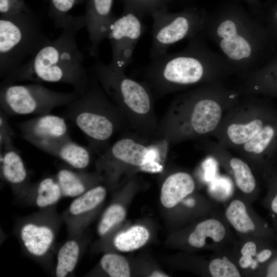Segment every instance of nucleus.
<instances>
[{
  "label": "nucleus",
  "instance_id": "nucleus-1",
  "mask_svg": "<svg viewBox=\"0 0 277 277\" xmlns=\"http://www.w3.org/2000/svg\"><path fill=\"white\" fill-rule=\"evenodd\" d=\"M204 33L239 75L272 60L273 41L266 27L236 3L226 4L208 13Z\"/></svg>",
  "mask_w": 277,
  "mask_h": 277
},
{
  "label": "nucleus",
  "instance_id": "nucleus-2",
  "mask_svg": "<svg viewBox=\"0 0 277 277\" xmlns=\"http://www.w3.org/2000/svg\"><path fill=\"white\" fill-rule=\"evenodd\" d=\"M86 27L84 15L72 16L63 27L61 35L50 40L31 58L5 77L1 85L22 81L62 83L72 85L82 93L88 77L84 65V56L76 36Z\"/></svg>",
  "mask_w": 277,
  "mask_h": 277
},
{
  "label": "nucleus",
  "instance_id": "nucleus-3",
  "mask_svg": "<svg viewBox=\"0 0 277 277\" xmlns=\"http://www.w3.org/2000/svg\"><path fill=\"white\" fill-rule=\"evenodd\" d=\"M224 117L219 130L221 142L259 159L270 167L277 159V108L267 101L248 95Z\"/></svg>",
  "mask_w": 277,
  "mask_h": 277
},
{
  "label": "nucleus",
  "instance_id": "nucleus-4",
  "mask_svg": "<svg viewBox=\"0 0 277 277\" xmlns=\"http://www.w3.org/2000/svg\"><path fill=\"white\" fill-rule=\"evenodd\" d=\"M202 33L189 39L182 50L152 59L147 68L150 77L161 88H180L201 83L221 82L235 73L222 55L212 50Z\"/></svg>",
  "mask_w": 277,
  "mask_h": 277
},
{
  "label": "nucleus",
  "instance_id": "nucleus-5",
  "mask_svg": "<svg viewBox=\"0 0 277 277\" xmlns=\"http://www.w3.org/2000/svg\"><path fill=\"white\" fill-rule=\"evenodd\" d=\"M49 41L39 18L30 8L0 16L1 77L4 78L17 69Z\"/></svg>",
  "mask_w": 277,
  "mask_h": 277
},
{
  "label": "nucleus",
  "instance_id": "nucleus-6",
  "mask_svg": "<svg viewBox=\"0 0 277 277\" xmlns=\"http://www.w3.org/2000/svg\"><path fill=\"white\" fill-rule=\"evenodd\" d=\"M207 14L205 9L196 7L177 12H170L166 8L152 14L151 60L166 53L177 42L204 33Z\"/></svg>",
  "mask_w": 277,
  "mask_h": 277
},
{
  "label": "nucleus",
  "instance_id": "nucleus-7",
  "mask_svg": "<svg viewBox=\"0 0 277 277\" xmlns=\"http://www.w3.org/2000/svg\"><path fill=\"white\" fill-rule=\"evenodd\" d=\"M80 94L74 90H52L39 83L1 85V110L8 116L47 114L55 108L67 106Z\"/></svg>",
  "mask_w": 277,
  "mask_h": 277
},
{
  "label": "nucleus",
  "instance_id": "nucleus-8",
  "mask_svg": "<svg viewBox=\"0 0 277 277\" xmlns=\"http://www.w3.org/2000/svg\"><path fill=\"white\" fill-rule=\"evenodd\" d=\"M62 222L55 206L19 219L14 232L24 253L42 265L50 263Z\"/></svg>",
  "mask_w": 277,
  "mask_h": 277
},
{
  "label": "nucleus",
  "instance_id": "nucleus-9",
  "mask_svg": "<svg viewBox=\"0 0 277 277\" xmlns=\"http://www.w3.org/2000/svg\"><path fill=\"white\" fill-rule=\"evenodd\" d=\"M66 117L90 139L104 142L112 135L114 123L104 111L106 101L96 87L88 84L74 100L67 105Z\"/></svg>",
  "mask_w": 277,
  "mask_h": 277
},
{
  "label": "nucleus",
  "instance_id": "nucleus-10",
  "mask_svg": "<svg viewBox=\"0 0 277 277\" xmlns=\"http://www.w3.org/2000/svg\"><path fill=\"white\" fill-rule=\"evenodd\" d=\"M143 17L137 13L123 11L120 16H114L106 35L111 45L113 68L124 70L131 63L139 39L145 31Z\"/></svg>",
  "mask_w": 277,
  "mask_h": 277
},
{
  "label": "nucleus",
  "instance_id": "nucleus-11",
  "mask_svg": "<svg viewBox=\"0 0 277 277\" xmlns=\"http://www.w3.org/2000/svg\"><path fill=\"white\" fill-rule=\"evenodd\" d=\"M106 194L105 187L95 186L76 197L70 204L62 215L68 236L83 233L93 212L104 202Z\"/></svg>",
  "mask_w": 277,
  "mask_h": 277
},
{
  "label": "nucleus",
  "instance_id": "nucleus-12",
  "mask_svg": "<svg viewBox=\"0 0 277 277\" xmlns=\"http://www.w3.org/2000/svg\"><path fill=\"white\" fill-rule=\"evenodd\" d=\"M114 0H86L84 18L88 33L90 54L95 57L102 41L106 38L107 30L114 15Z\"/></svg>",
  "mask_w": 277,
  "mask_h": 277
},
{
  "label": "nucleus",
  "instance_id": "nucleus-13",
  "mask_svg": "<svg viewBox=\"0 0 277 277\" xmlns=\"http://www.w3.org/2000/svg\"><path fill=\"white\" fill-rule=\"evenodd\" d=\"M23 138L32 144L46 140L70 137L65 120L49 113L39 115L19 124Z\"/></svg>",
  "mask_w": 277,
  "mask_h": 277
},
{
  "label": "nucleus",
  "instance_id": "nucleus-14",
  "mask_svg": "<svg viewBox=\"0 0 277 277\" xmlns=\"http://www.w3.org/2000/svg\"><path fill=\"white\" fill-rule=\"evenodd\" d=\"M1 175L21 200L31 183L25 163L13 144L1 150Z\"/></svg>",
  "mask_w": 277,
  "mask_h": 277
},
{
  "label": "nucleus",
  "instance_id": "nucleus-15",
  "mask_svg": "<svg viewBox=\"0 0 277 277\" xmlns=\"http://www.w3.org/2000/svg\"><path fill=\"white\" fill-rule=\"evenodd\" d=\"M239 76L241 82L236 91L240 94L277 97V57Z\"/></svg>",
  "mask_w": 277,
  "mask_h": 277
},
{
  "label": "nucleus",
  "instance_id": "nucleus-16",
  "mask_svg": "<svg viewBox=\"0 0 277 277\" xmlns=\"http://www.w3.org/2000/svg\"><path fill=\"white\" fill-rule=\"evenodd\" d=\"M32 145L58 157L74 169H84L89 165L90 162L88 150L73 142L70 137L38 141L33 143Z\"/></svg>",
  "mask_w": 277,
  "mask_h": 277
},
{
  "label": "nucleus",
  "instance_id": "nucleus-17",
  "mask_svg": "<svg viewBox=\"0 0 277 277\" xmlns=\"http://www.w3.org/2000/svg\"><path fill=\"white\" fill-rule=\"evenodd\" d=\"M62 197V192L55 175L48 176L31 184L21 201L44 209L55 206Z\"/></svg>",
  "mask_w": 277,
  "mask_h": 277
},
{
  "label": "nucleus",
  "instance_id": "nucleus-18",
  "mask_svg": "<svg viewBox=\"0 0 277 277\" xmlns=\"http://www.w3.org/2000/svg\"><path fill=\"white\" fill-rule=\"evenodd\" d=\"M194 188V180L189 173L184 172L173 173L163 184L161 202L164 207L172 208L192 193Z\"/></svg>",
  "mask_w": 277,
  "mask_h": 277
},
{
  "label": "nucleus",
  "instance_id": "nucleus-19",
  "mask_svg": "<svg viewBox=\"0 0 277 277\" xmlns=\"http://www.w3.org/2000/svg\"><path fill=\"white\" fill-rule=\"evenodd\" d=\"M84 247L82 234L68 236L58 249L54 274L56 277L73 274L80 260Z\"/></svg>",
  "mask_w": 277,
  "mask_h": 277
},
{
  "label": "nucleus",
  "instance_id": "nucleus-20",
  "mask_svg": "<svg viewBox=\"0 0 277 277\" xmlns=\"http://www.w3.org/2000/svg\"><path fill=\"white\" fill-rule=\"evenodd\" d=\"M109 155L116 161L140 167L155 161L147 147L130 138L117 141L109 151Z\"/></svg>",
  "mask_w": 277,
  "mask_h": 277
},
{
  "label": "nucleus",
  "instance_id": "nucleus-21",
  "mask_svg": "<svg viewBox=\"0 0 277 277\" xmlns=\"http://www.w3.org/2000/svg\"><path fill=\"white\" fill-rule=\"evenodd\" d=\"M82 170L66 167L58 170L55 176L64 197H76L94 187L92 177Z\"/></svg>",
  "mask_w": 277,
  "mask_h": 277
},
{
  "label": "nucleus",
  "instance_id": "nucleus-22",
  "mask_svg": "<svg viewBox=\"0 0 277 277\" xmlns=\"http://www.w3.org/2000/svg\"><path fill=\"white\" fill-rule=\"evenodd\" d=\"M226 234L224 225L215 219H208L199 223L190 234L188 242L192 246L202 248L205 244L207 238L215 242L221 241Z\"/></svg>",
  "mask_w": 277,
  "mask_h": 277
},
{
  "label": "nucleus",
  "instance_id": "nucleus-23",
  "mask_svg": "<svg viewBox=\"0 0 277 277\" xmlns=\"http://www.w3.org/2000/svg\"><path fill=\"white\" fill-rule=\"evenodd\" d=\"M149 238V232L145 227L134 226L126 231L117 233L113 239V244L116 249L128 252L144 246Z\"/></svg>",
  "mask_w": 277,
  "mask_h": 277
},
{
  "label": "nucleus",
  "instance_id": "nucleus-24",
  "mask_svg": "<svg viewBox=\"0 0 277 277\" xmlns=\"http://www.w3.org/2000/svg\"><path fill=\"white\" fill-rule=\"evenodd\" d=\"M226 216L232 227L239 232L247 233L255 228L245 205L239 200H234L230 203L226 210Z\"/></svg>",
  "mask_w": 277,
  "mask_h": 277
},
{
  "label": "nucleus",
  "instance_id": "nucleus-25",
  "mask_svg": "<svg viewBox=\"0 0 277 277\" xmlns=\"http://www.w3.org/2000/svg\"><path fill=\"white\" fill-rule=\"evenodd\" d=\"M229 164L238 188L245 193L253 192L256 187V180L248 165L234 156L230 159Z\"/></svg>",
  "mask_w": 277,
  "mask_h": 277
},
{
  "label": "nucleus",
  "instance_id": "nucleus-26",
  "mask_svg": "<svg viewBox=\"0 0 277 277\" xmlns=\"http://www.w3.org/2000/svg\"><path fill=\"white\" fill-rule=\"evenodd\" d=\"M84 0H50L49 17L55 28H63L71 15L69 12Z\"/></svg>",
  "mask_w": 277,
  "mask_h": 277
},
{
  "label": "nucleus",
  "instance_id": "nucleus-27",
  "mask_svg": "<svg viewBox=\"0 0 277 277\" xmlns=\"http://www.w3.org/2000/svg\"><path fill=\"white\" fill-rule=\"evenodd\" d=\"M102 269L111 277H129L130 269L126 259L122 255L115 253H107L100 261Z\"/></svg>",
  "mask_w": 277,
  "mask_h": 277
},
{
  "label": "nucleus",
  "instance_id": "nucleus-28",
  "mask_svg": "<svg viewBox=\"0 0 277 277\" xmlns=\"http://www.w3.org/2000/svg\"><path fill=\"white\" fill-rule=\"evenodd\" d=\"M126 211L120 204L113 203L103 213L98 224L97 231L98 235L104 236L125 219Z\"/></svg>",
  "mask_w": 277,
  "mask_h": 277
},
{
  "label": "nucleus",
  "instance_id": "nucleus-29",
  "mask_svg": "<svg viewBox=\"0 0 277 277\" xmlns=\"http://www.w3.org/2000/svg\"><path fill=\"white\" fill-rule=\"evenodd\" d=\"M123 11L135 12L143 17L151 15L154 12L168 8L171 0H121Z\"/></svg>",
  "mask_w": 277,
  "mask_h": 277
},
{
  "label": "nucleus",
  "instance_id": "nucleus-30",
  "mask_svg": "<svg viewBox=\"0 0 277 277\" xmlns=\"http://www.w3.org/2000/svg\"><path fill=\"white\" fill-rule=\"evenodd\" d=\"M209 270L213 277H240L236 267L226 256L213 260L209 265Z\"/></svg>",
  "mask_w": 277,
  "mask_h": 277
},
{
  "label": "nucleus",
  "instance_id": "nucleus-31",
  "mask_svg": "<svg viewBox=\"0 0 277 277\" xmlns=\"http://www.w3.org/2000/svg\"><path fill=\"white\" fill-rule=\"evenodd\" d=\"M29 9L24 0H0V16L17 14Z\"/></svg>",
  "mask_w": 277,
  "mask_h": 277
},
{
  "label": "nucleus",
  "instance_id": "nucleus-32",
  "mask_svg": "<svg viewBox=\"0 0 277 277\" xmlns=\"http://www.w3.org/2000/svg\"><path fill=\"white\" fill-rule=\"evenodd\" d=\"M6 115L0 111V146L1 150L5 147L13 145L14 132L10 127Z\"/></svg>",
  "mask_w": 277,
  "mask_h": 277
},
{
  "label": "nucleus",
  "instance_id": "nucleus-33",
  "mask_svg": "<svg viewBox=\"0 0 277 277\" xmlns=\"http://www.w3.org/2000/svg\"><path fill=\"white\" fill-rule=\"evenodd\" d=\"M269 173V184L272 189V195L269 203V207L272 213L273 217H277V173L272 169L268 168Z\"/></svg>",
  "mask_w": 277,
  "mask_h": 277
},
{
  "label": "nucleus",
  "instance_id": "nucleus-34",
  "mask_svg": "<svg viewBox=\"0 0 277 277\" xmlns=\"http://www.w3.org/2000/svg\"><path fill=\"white\" fill-rule=\"evenodd\" d=\"M266 27L272 41L277 42V7L268 17Z\"/></svg>",
  "mask_w": 277,
  "mask_h": 277
},
{
  "label": "nucleus",
  "instance_id": "nucleus-35",
  "mask_svg": "<svg viewBox=\"0 0 277 277\" xmlns=\"http://www.w3.org/2000/svg\"><path fill=\"white\" fill-rule=\"evenodd\" d=\"M253 256L247 255H242L239 260V265L243 268L251 267L255 269L258 266L259 262L256 259H253Z\"/></svg>",
  "mask_w": 277,
  "mask_h": 277
},
{
  "label": "nucleus",
  "instance_id": "nucleus-36",
  "mask_svg": "<svg viewBox=\"0 0 277 277\" xmlns=\"http://www.w3.org/2000/svg\"><path fill=\"white\" fill-rule=\"evenodd\" d=\"M241 252L242 255L255 256L257 254L256 245L253 242H248L244 245Z\"/></svg>",
  "mask_w": 277,
  "mask_h": 277
},
{
  "label": "nucleus",
  "instance_id": "nucleus-37",
  "mask_svg": "<svg viewBox=\"0 0 277 277\" xmlns=\"http://www.w3.org/2000/svg\"><path fill=\"white\" fill-rule=\"evenodd\" d=\"M273 251L270 248H265L256 254V260L260 263H265L271 259Z\"/></svg>",
  "mask_w": 277,
  "mask_h": 277
},
{
  "label": "nucleus",
  "instance_id": "nucleus-38",
  "mask_svg": "<svg viewBox=\"0 0 277 277\" xmlns=\"http://www.w3.org/2000/svg\"><path fill=\"white\" fill-rule=\"evenodd\" d=\"M266 276L277 277V256L273 258L268 264L266 269Z\"/></svg>",
  "mask_w": 277,
  "mask_h": 277
},
{
  "label": "nucleus",
  "instance_id": "nucleus-39",
  "mask_svg": "<svg viewBox=\"0 0 277 277\" xmlns=\"http://www.w3.org/2000/svg\"><path fill=\"white\" fill-rule=\"evenodd\" d=\"M243 1L246 3L249 7L252 9L254 13H259L260 10V0H235Z\"/></svg>",
  "mask_w": 277,
  "mask_h": 277
},
{
  "label": "nucleus",
  "instance_id": "nucleus-40",
  "mask_svg": "<svg viewBox=\"0 0 277 277\" xmlns=\"http://www.w3.org/2000/svg\"><path fill=\"white\" fill-rule=\"evenodd\" d=\"M150 276H151V277H166V276H168L167 274L164 273H162L161 272H160V271H154L153 272H152L151 275H150Z\"/></svg>",
  "mask_w": 277,
  "mask_h": 277
},
{
  "label": "nucleus",
  "instance_id": "nucleus-41",
  "mask_svg": "<svg viewBox=\"0 0 277 277\" xmlns=\"http://www.w3.org/2000/svg\"><path fill=\"white\" fill-rule=\"evenodd\" d=\"M186 204L188 206H192L194 204V201L192 200H187V201L186 202Z\"/></svg>",
  "mask_w": 277,
  "mask_h": 277
}]
</instances>
